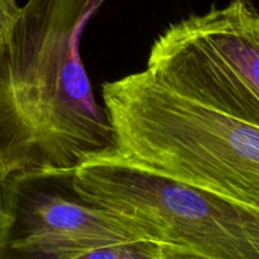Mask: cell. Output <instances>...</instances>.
<instances>
[{
    "label": "cell",
    "mask_w": 259,
    "mask_h": 259,
    "mask_svg": "<svg viewBox=\"0 0 259 259\" xmlns=\"http://www.w3.org/2000/svg\"><path fill=\"white\" fill-rule=\"evenodd\" d=\"M105 0H28L0 40V182L17 172L75 171L115 146L80 53Z\"/></svg>",
    "instance_id": "cell-1"
},
{
    "label": "cell",
    "mask_w": 259,
    "mask_h": 259,
    "mask_svg": "<svg viewBox=\"0 0 259 259\" xmlns=\"http://www.w3.org/2000/svg\"><path fill=\"white\" fill-rule=\"evenodd\" d=\"M115 146L104 157L259 211V126L143 71L103 83Z\"/></svg>",
    "instance_id": "cell-2"
},
{
    "label": "cell",
    "mask_w": 259,
    "mask_h": 259,
    "mask_svg": "<svg viewBox=\"0 0 259 259\" xmlns=\"http://www.w3.org/2000/svg\"><path fill=\"white\" fill-rule=\"evenodd\" d=\"M73 184L95 206L136 224L172 259H259V211L214 194L98 157Z\"/></svg>",
    "instance_id": "cell-3"
},
{
    "label": "cell",
    "mask_w": 259,
    "mask_h": 259,
    "mask_svg": "<svg viewBox=\"0 0 259 259\" xmlns=\"http://www.w3.org/2000/svg\"><path fill=\"white\" fill-rule=\"evenodd\" d=\"M258 18L250 0H230L177 20L154 39L146 70L259 126Z\"/></svg>",
    "instance_id": "cell-4"
},
{
    "label": "cell",
    "mask_w": 259,
    "mask_h": 259,
    "mask_svg": "<svg viewBox=\"0 0 259 259\" xmlns=\"http://www.w3.org/2000/svg\"><path fill=\"white\" fill-rule=\"evenodd\" d=\"M75 171L17 172L0 182V259H62L113 243L151 240L86 201Z\"/></svg>",
    "instance_id": "cell-5"
},
{
    "label": "cell",
    "mask_w": 259,
    "mask_h": 259,
    "mask_svg": "<svg viewBox=\"0 0 259 259\" xmlns=\"http://www.w3.org/2000/svg\"><path fill=\"white\" fill-rule=\"evenodd\" d=\"M62 259H172V257L158 243L136 240L90 248L71 253Z\"/></svg>",
    "instance_id": "cell-6"
},
{
    "label": "cell",
    "mask_w": 259,
    "mask_h": 259,
    "mask_svg": "<svg viewBox=\"0 0 259 259\" xmlns=\"http://www.w3.org/2000/svg\"><path fill=\"white\" fill-rule=\"evenodd\" d=\"M20 9L17 0H0V40L18 19Z\"/></svg>",
    "instance_id": "cell-7"
},
{
    "label": "cell",
    "mask_w": 259,
    "mask_h": 259,
    "mask_svg": "<svg viewBox=\"0 0 259 259\" xmlns=\"http://www.w3.org/2000/svg\"><path fill=\"white\" fill-rule=\"evenodd\" d=\"M258 24H259V18H258Z\"/></svg>",
    "instance_id": "cell-8"
}]
</instances>
